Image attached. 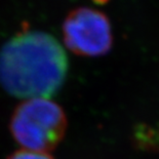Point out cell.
<instances>
[{
    "instance_id": "cell-4",
    "label": "cell",
    "mask_w": 159,
    "mask_h": 159,
    "mask_svg": "<svg viewBox=\"0 0 159 159\" xmlns=\"http://www.w3.org/2000/svg\"><path fill=\"white\" fill-rule=\"evenodd\" d=\"M7 159H53V158L49 154H47V152H39V151L23 149V150L15 152Z\"/></svg>"
},
{
    "instance_id": "cell-1",
    "label": "cell",
    "mask_w": 159,
    "mask_h": 159,
    "mask_svg": "<svg viewBox=\"0 0 159 159\" xmlns=\"http://www.w3.org/2000/svg\"><path fill=\"white\" fill-rule=\"evenodd\" d=\"M67 72L66 52L45 32H20L0 49V84L19 99H49L63 85Z\"/></svg>"
},
{
    "instance_id": "cell-5",
    "label": "cell",
    "mask_w": 159,
    "mask_h": 159,
    "mask_svg": "<svg viewBox=\"0 0 159 159\" xmlns=\"http://www.w3.org/2000/svg\"><path fill=\"white\" fill-rule=\"evenodd\" d=\"M97 2H100V1H102V2H104V1H106V0H96Z\"/></svg>"
},
{
    "instance_id": "cell-2",
    "label": "cell",
    "mask_w": 159,
    "mask_h": 159,
    "mask_svg": "<svg viewBox=\"0 0 159 159\" xmlns=\"http://www.w3.org/2000/svg\"><path fill=\"white\" fill-rule=\"evenodd\" d=\"M66 128L65 112L47 98L25 100L11 119L12 137L27 150H52L62 141Z\"/></svg>"
},
{
    "instance_id": "cell-3",
    "label": "cell",
    "mask_w": 159,
    "mask_h": 159,
    "mask_svg": "<svg viewBox=\"0 0 159 159\" xmlns=\"http://www.w3.org/2000/svg\"><path fill=\"white\" fill-rule=\"evenodd\" d=\"M63 35L71 52L85 57L105 55L113 41L109 19L102 11L89 7L75 8L67 16Z\"/></svg>"
}]
</instances>
